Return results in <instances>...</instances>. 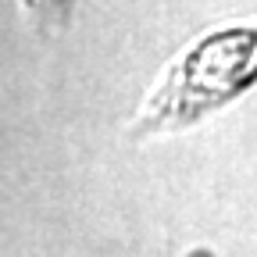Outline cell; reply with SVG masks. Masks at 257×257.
Returning a JSON list of instances; mask_svg holds the SVG:
<instances>
[{
    "instance_id": "1",
    "label": "cell",
    "mask_w": 257,
    "mask_h": 257,
    "mask_svg": "<svg viewBox=\"0 0 257 257\" xmlns=\"http://www.w3.org/2000/svg\"><path fill=\"white\" fill-rule=\"evenodd\" d=\"M253 82H257V22L218 29L168 64V72L147 96L128 133L136 140L157 133H179V128L207 118L211 111L232 104Z\"/></svg>"
},
{
    "instance_id": "2",
    "label": "cell",
    "mask_w": 257,
    "mask_h": 257,
    "mask_svg": "<svg viewBox=\"0 0 257 257\" xmlns=\"http://www.w3.org/2000/svg\"><path fill=\"white\" fill-rule=\"evenodd\" d=\"M22 8H25L29 22L40 32H61L64 25H68L72 0H22Z\"/></svg>"
}]
</instances>
